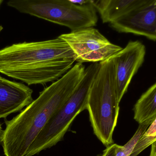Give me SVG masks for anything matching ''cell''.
<instances>
[{
    "mask_svg": "<svg viewBox=\"0 0 156 156\" xmlns=\"http://www.w3.org/2000/svg\"><path fill=\"white\" fill-rule=\"evenodd\" d=\"M77 57L59 37L13 44L0 49V73L28 85L46 84L66 74Z\"/></svg>",
    "mask_w": 156,
    "mask_h": 156,
    "instance_id": "obj_1",
    "label": "cell"
},
{
    "mask_svg": "<svg viewBox=\"0 0 156 156\" xmlns=\"http://www.w3.org/2000/svg\"><path fill=\"white\" fill-rule=\"evenodd\" d=\"M120 102L112 56L100 62L89 91L87 105L94 133L106 147L114 144L113 135L118 121Z\"/></svg>",
    "mask_w": 156,
    "mask_h": 156,
    "instance_id": "obj_2",
    "label": "cell"
},
{
    "mask_svg": "<svg viewBox=\"0 0 156 156\" xmlns=\"http://www.w3.org/2000/svg\"><path fill=\"white\" fill-rule=\"evenodd\" d=\"M99 68L100 63H93L85 68L84 76L76 90L46 124L25 156L37 154L64 139L76 116L87 110L89 91Z\"/></svg>",
    "mask_w": 156,
    "mask_h": 156,
    "instance_id": "obj_3",
    "label": "cell"
},
{
    "mask_svg": "<svg viewBox=\"0 0 156 156\" xmlns=\"http://www.w3.org/2000/svg\"><path fill=\"white\" fill-rule=\"evenodd\" d=\"M7 5L71 31L93 27L98 22L97 11L90 2L78 5L69 0H9Z\"/></svg>",
    "mask_w": 156,
    "mask_h": 156,
    "instance_id": "obj_4",
    "label": "cell"
},
{
    "mask_svg": "<svg viewBox=\"0 0 156 156\" xmlns=\"http://www.w3.org/2000/svg\"><path fill=\"white\" fill-rule=\"evenodd\" d=\"M58 37L68 44L79 63L102 62L111 58L122 49L111 43L93 27L71 31Z\"/></svg>",
    "mask_w": 156,
    "mask_h": 156,
    "instance_id": "obj_5",
    "label": "cell"
},
{
    "mask_svg": "<svg viewBox=\"0 0 156 156\" xmlns=\"http://www.w3.org/2000/svg\"><path fill=\"white\" fill-rule=\"evenodd\" d=\"M109 24L119 33L143 36L156 41V0H141Z\"/></svg>",
    "mask_w": 156,
    "mask_h": 156,
    "instance_id": "obj_6",
    "label": "cell"
},
{
    "mask_svg": "<svg viewBox=\"0 0 156 156\" xmlns=\"http://www.w3.org/2000/svg\"><path fill=\"white\" fill-rule=\"evenodd\" d=\"M146 52L145 46L142 42L131 41L113 56L119 101L127 92L132 79L144 63Z\"/></svg>",
    "mask_w": 156,
    "mask_h": 156,
    "instance_id": "obj_7",
    "label": "cell"
},
{
    "mask_svg": "<svg viewBox=\"0 0 156 156\" xmlns=\"http://www.w3.org/2000/svg\"><path fill=\"white\" fill-rule=\"evenodd\" d=\"M33 90L22 83L0 76V119L20 112L32 102Z\"/></svg>",
    "mask_w": 156,
    "mask_h": 156,
    "instance_id": "obj_8",
    "label": "cell"
},
{
    "mask_svg": "<svg viewBox=\"0 0 156 156\" xmlns=\"http://www.w3.org/2000/svg\"><path fill=\"white\" fill-rule=\"evenodd\" d=\"M141 0H90L103 23H110Z\"/></svg>",
    "mask_w": 156,
    "mask_h": 156,
    "instance_id": "obj_9",
    "label": "cell"
},
{
    "mask_svg": "<svg viewBox=\"0 0 156 156\" xmlns=\"http://www.w3.org/2000/svg\"><path fill=\"white\" fill-rule=\"evenodd\" d=\"M134 119L139 124L151 125L156 118V82L140 97L133 108Z\"/></svg>",
    "mask_w": 156,
    "mask_h": 156,
    "instance_id": "obj_10",
    "label": "cell"
},
{
    "mask_svg": "<svg viewBox=\"0 0 156 156\" xmlns=\"http://www.w3.org/2000/svg\"><path fill=\"white\" fill-rule=\"evenodd\" d=\"M150 124L143 123L139 124L138 128L134 135L126 144L117 146L115 156H130L132 154L136 144L144 134Z\"/></svg>",
    "mask_w": 156,
    "mask_h": 156,
    "instance_id": "obj_11",
    "label": "cell"
},
{
    "mask_svg": "<svg viewBox=\"0 0 156 156\" xmlns=\"http://www.w3.org/2000/svg\"><path fill=\"white\" fill-rule=\"evenodd\" d=\"M156 141V118L142 136L130 156H137Z\"/></svg>",
    "mask_w": 156,
    "mask_h": 156,
    "instance_id": "obj_12",
    "label": "cell"
},
{
    "mask_svg": "<svg viewBox=\"0 0 156 156\" xmlns=\"http://www.w3.org/2000/svg\"><path fill=\"white\" fill-rule=\"evenodd\" d=\"M117 146V144H114L107 147L101 156H115Z\"/></svg>",
    "mask_w": 156,
    "mask_h": 156,
    "instance_id": "obj_13",
    "label": "cell"
},
{
    "mask_svg": "<svg viewBox=\"0 0 156 156\" xmlns=\"http://www.w3.org/2000/svg\"><path fill=\"white\" fill-rule=\"evenodd\" d=\"M150 154L149 156H156V141L151 145Z\"/></svg>",
    "mask_w": 156,
    "mask_h": 156,
    "instance_id": "obj_14",
    "label": "cell"
},
{
    "mask_svg": "<svg viewBox=\"0 0 156 156\" xmlns=\"http://www.w3.org/2000/svg\"><path fill=\"white\" fill-rule=\"evenodd\" d=\"M71 2L78 5H83L88 3L87 0H69Z\"/></svg>",
    "mask_w": 156,
    "mask_h": 156,
    "instance_id": "obj_15",
    "label": "cell"
},
{
    "mask_svg": "<svg viewBox=\"0 0 156 156\" xmlns=\"http://www.w3.org/2000/svg\"><path fill=\"white\" fill-rule=\"evenodd\" d=\"M4 0H0V6H1V5L2 3L3 2Z\"/></svg>",
    "mask_w": 156,
    "mask_h": 156,
    "instance_id": "obj_16",
    "label": "cell"
},
{
    "mask_svg": "<svg viewBox=\"0 0 156 156\" xmlns=\"http://www.w3.org/2000/svg\"><path fill=\"white\" fill-rule=\"evenodd\" d=\"M2 126H1V125L0 124V133H1V131H2Z\"/></svg>",
    "mask_w": 156,
    "mask_h": 156,
    "instance_id": "obj_17",
    "label": "cell"
},
{
    "mask_svg": "<svg viewBox=\"0 0 156 156\" xmlns=\"http://www.w3.org/2000/svg\"><path fill=\"white\" fill-rule=\"evenodd\" d=\"M87 2H90V0H87Z\"/></svg>",
    "mask_w": 156,
    "mask_h": 156,
    "instance_id": "obj_18",
    "label": "cell"
}]
</instances>
